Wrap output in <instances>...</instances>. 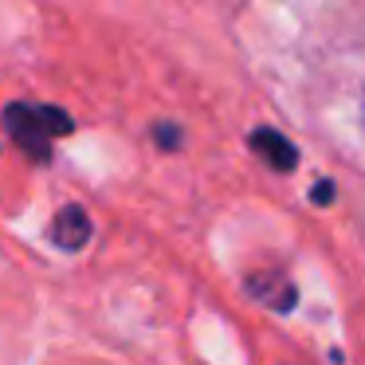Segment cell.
I'll return each instance as SVG.
<instances>
[{
    "instance_id": "6da1fadb",
    "label": "cell",
    "mask_w": 365,
    "mask_h": 365,
    "mask_svg": "<svg viewBox=\"0 0 365 365\" xmlns=\"http://www.w3.org/2000/svg\"><path fill=\"white\" fill-rule=\"evenodd\" d=\"M4 126L9 134L24 145L28 153L36 158H48L51 153V142L63 138L71 130V118H67L59 106H24V103H12L4 110Z\"/></svg>"
},
{
    "instance_id": "7a4b0ae2",
    "label": "cell",
    "mask_w": 365,
    "mask_h": 365,
    "mask_svg": "<svg viewBox=\"0 0 365 365\" xmlns=\"http://www.w3.org/2000/svg\"><path fill=\"white\" fill-rule=\"evenodd\" d=\"M252 150L259 153V158L267 161L271 169H279V173H287V169L299 165V153H294V145L287 142L279 130H267V126L255 130V134H252Z\"/></svg>"
},
{
    "instance_id": "3957f363",
    "label": "cell",
    "mask_w": 365,
    "mask_h": 365,
    "mask_svg": "<svg viewBox=\"0 0 365 365\" xmlns=\"http://www.w3.org/2000/svg\"><path fill=\"white\" fill-rule=\"evenodd\" d=\"M247 291L255 294L259 302H267V307L275 310H291L294 307V283L283 275V271H263V275H255L252 283H247Z\"/></svg>"
},
{
    "instance_id": "277c9868",
    "label": "cell",
    "mask_w": 365,
    "mask_h": 365,
    "mask_svg": "<svg viewBox=\"0 0 365 365\" xmlns=\"http://www.w3.org/2000/svg\"><path fill=\"white\" fill-rule=\"evenodd\" d=\"M51 236H56L59 247H83L91 240V220L83 208H63V212L56 216V228H51Z\"/></svg>"
},
{
    "instance_id": "5b68a950",
    "label": "cell",
    "mask_w": 365,
    "mask_h": 365,
    "mask_svg": "<svg viewBox=\"0 0 365 365\" xmlns=\"http://www.w3.org/2000/svg\"><path fill=\"white\" fill-rule=\"evenodd\" d=\"M158 138L165 142V150H177V145H181V130L177 126H158Z\"/></svg>"
},
{
    "instance_id": "8992f818",
    "label": "cell",
    "mask_w": 365,
    "mask_h": 365,
    "mask_svg": "<svg viewBox=\"0 0 365 365\" xmlns=\"http://www.w3.org/2000/svg\"><path fill=\"white\" fill-rule=\"evenodd\" d=\"M314 200H318V205H330V200H334V185H318Z\"/></svg>"
}]
</instances>
